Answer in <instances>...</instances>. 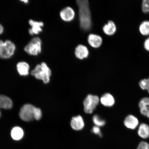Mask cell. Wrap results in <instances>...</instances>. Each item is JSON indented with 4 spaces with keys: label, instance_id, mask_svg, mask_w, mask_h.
Here are the masks:
<instances>
[{
    "label": "cell",
    "instance_id": "1",
    "mask_svg": "<svg viewBox=\"0 0 149 149\" xmlns=\"http://www.w3.org/2000/svg\"><path fill=\"white\" fill-rule=\"evenodd\" d=\"M80 27L85 31H90L92 26V16L89 3L87 0H77Z\"/></svg>",
    "mask_w": 149,
    "mask_h": 149
},
{
    "label": "cell",
    "instance_id": "2",
    "mask_svg": "<svg viewBox=\"0 0 149 149\" xmlns=\"http://www.w3.org/2000/svg\"><path fill=\"white\" fill-rule=\"evenodd\" d=\"M31 75L37 79L42 80L45 84L49 83L52 75V71L46 63L42 62L37 64L31 72Z\"/></svg>",
    "mask_w": 149,
    "mask_h": 149
},
{
    "label": "cell",
    "instance_id": "3",
    "mask_svg": "<svg viewBox=\"0 0 149 149\" xmlns=\"http://www.w3.org/2000/svg\"><path fill=\"white\" fill-rule=\"evenodd\" d=\"M16 46L14 43L7 40L3 41L0 40V58L7 59L13 56Z\"/></svg>",
    "mask_w": 149,
    "mask_h": 149
},
{
    "label": "cell",
    "instance_id": "4",
    "mask_svg": "<svg viewBox=\"0 0 149 149\" xmlns=\"http://www.w3.org/2000/svg\"><path fill=\"white\" fill-rule=\"evenodd\" d=\"M42 42L40 37H33L24 48V50L28 54L37 56L41 53Z\"/></svg>",
    "mask_w": 149,
    "mask_h": 149
},
{
    "label": "cell",
    "instance_id": "5",
    "mask_svg": "<svg viewBox=\"0 0 149 149\" xmlns=\"http://www.w3.org/2000/svg\"><path fill=\"white\" fill-rule=\"evenodd\" d=\"M35 109L36 107L31 104H27L24 105L19 112L20 119L25 122H30L34 120Z\"/></svg>",
    "mask_w": 149,
    "mask_h": 149
},
{
    "label": "cell",
    "instance_id": "6",
    "mask_svg": "<svg viewBox=\"0 0 149 149\" xmlns=\"http://www.w3.org/2000/svg\"><path fill=\"white\" fill-rule=\"evenodd\" d=\"M97 96L88 95L84 100V111L87 113H92L96 109L99 102Z\"/></svg>",
    "mask_w": 149,
    "mask_h": 149
},
{
    "label": "cell",
    "instance_id": "7",
    "mask_svg": "<svg viewBox=\"0 0 149 149\" xmlns=\"http://www.w3.org/2000/svg\"><path fill=\"white\" fill-rule=\"evenodd\" d=\"M61 19L65 22H69L73 20L75 16V11L71 7H65L59 13Z\"/></svg>",
    "mask_w": 149,
    "mask_h": 149
},
{
    "label": "cell",
    "instance_id": "8",
    "mask_svg": "<svg viewBox=\"0 0 149 149\" xmlns=\"http://www.w3.org/2000/svg\"><path fill=\"white\" fill-rule=\"evenodd\" d=\"M29 25L31 27L29 30V32L31 36L38 35L40 33L42 32V27L44 26L43 22L35 21L31 19L29 20Z\"/></svg>",
    "mask_w": 149,
    "mask_h": 149
},
{
    "label": "cell",
    "instance_id": "9",
    "mask_svg": "<svg viewBox=\"0 0 149 149\" xmlns=\"http://www.w3.org/2000/svg\"><path fill=\"white\" fill-rule=\"evenodd\" d=\"M88 43L93 48H97L101 46L103 42V39L100 35L91 33L87 38Z\"/></svg>",
    "mask_w": 149,
    "mask_h": 149
},
{
    "label": "cell",
    "instance_id": "10",
    "mask_svg": "<svg viewBox=\"0 0 149 149\" xmlns=\"http://www.w3.org/2000/svg\"><path fill=\"white\" fill-rule=\"evenodd\" d=\"M89 53L88 48L83 45H79L74 50V55L76 57L80 60H83L87 58L88 57Z\"/></svg>",
    "mask_w": 149,
    "mask_h": 149
},
{
    "label": "cell",
    "instance_id": "11",
    "mask_svg": "<svg viewBox=\"0 0 149 149\" xmlns=\"http://www.w3.org/2000/svg\"><path fill=\"white\" fill-rule=\"evenodd\" d=\"M102 31L107 36H113L115 34L117 31L116 24L113 20H109L102 27Z\"/></svg>",
    "mask_w": 149,
    "mask_h": 149
},
{
    "label": "cell",
    "instance_id": "12",
    "mask_svg": "<svg viewBox=\"0 0 149 149\" xmlns=\"http://www.w3.org/2000/svg\"><path fill=\"white\" fill-rule=\"evenodd\" d=\"M139 107L141 114L149 118V97H145L141 99Z\"/></svg>",
    "mask_w": 149,
    "mask_h": 149
},
{
    "label": "cell",
    "instance_id": "13",
    "mask_svg": "<svg viewBox=\"0 0 149 149\" xmlns=\"http://www.w3.org/2000/svg\"><path fill=\"white\" fill-rule=\"evenodd\" d=\"M70 125L74 130L78 131L82 130L84 126L82 117L80 115L72 117L71 120Z\"/></svg>",
    "mask_w": 149,
    "mask_h": 149
},
{
    "label": "cell",
    "instance_id": "14",
    "mask_svg": "<svg viewBox=\"0 0 149 149\" xmlns=\"http://www.w3.org/2000/svg\"><path fill=\"white\" fill-rule=\"evenodd\" d=\"M139 123L138 119L132 115L127 116L124 120V124L127 128L132 130H134L138 125Z\"/></svg>",
    "mask_w": 149,
    "mask_h": 149
},
{
    "label": "cell",
    "instance_id": "15",
    "mask_svg": "<svg viewBox=\"0 0 149 149\" xmlns=\"http://www.w3.org/2000/svg\"><path fill=\"white\" fill-rule=\"evenodd\" d=\"M17 70L18 73L22 76L29 75L30 68L29 64L25 61H20L16 65Z\"/></svg>",
    "mask_w": 149,
    "mask_h": 149
},
{
    "label": "cell",
    "instance_id": "16",
    "mask_svg": "<svg viewBox=\"0 0 149 149\" xmlns=\"http://www.w3.org/2000/svg\"><path fill=\"white\" fill-rule=\"evenodd\" d=\"M100 102L102 105L106 107H110L114 105L115 99L113 96L109 93H106L100 98Z\"/></svg>",
    "mask_w": 149,
    "mask_h": 149
},
{
    "label": "cell",
    "instance_id": "17",
    "mask_svg": "<svg viewBox=\"0 0 149 149\" xmlns=\"http://www.w3.org/2000/svg\"><path fill=\"white\" fill-rule=\"evenodd\" d=\"M13 106V102L10 98L8 97L0 95V109H10ZM1 116V112L0 111V117Z\"/></svg>",
    "mask_w": 149,
    "mask_h": 149
},
{
    "label": "cell",
    "instance_id": "18",
    "mask_svg": "<svg viewBox=\"0 0 149 149\" xmlns=\"http://www.w3.org/2000/svg\"><path fill=\"white\" fill-rule=\"evenodd\" d=\"M138 134L141 138L148 139L149 137V126L148 125L141 124L139 126Z\"/></svg>",
    "mask_w": 149,
    "mask_h": 149
},
{
    "label": "cell",
    "instance_id": "19",
    "mask_svg": "<svg viewBox=\"0 0 149 149\" xmlns=\"http://www.w3.org/2000/svg\"><path fill=\"white\" fill-rule=\"evenodd\" d=\"M139 30L142 36H149V20H145L141 22L139 26Z\"/></svg>",
    "mask_w": 149,
    "mask_h": 149
},
{
    "label": "cell",
    "instance_id": "20",
    "mask_svg": "<svg viewBox=\"0 0 149 149\" xmlns=\"http://www.w3.org/2000/svg\"><path fill=\"white\" fill-rule=\"evenodd\" d=\"M11 136L15 140L18 141L21 139L24 136L23 129L19 127H15L13 128L11 132Z\"/></svg>",
    "mask_w": 149,
    "mask_h": 149
},
{
    "label": "cell",
    "instance_id": "21",
    "mask_svg": "<svg viewBox=\"0 0 149 149\" xmlns=\"http://www.w3.org/2000/svg\"><path fill=\"white\" fill-rule=\"evenodd\" d=\"M93 120L96 126H98V127L103 126L105 125L106 124L105 121L102 120L99 116L97 115H95L93 116Z\"/></svg>",
    "mask_w": 149,
    "mask_h": 149
},
{
    "label": "cell",
    "instance_id": "22",
    "mask_svg": "<svg viewBox=\"0 0 149 149\" xmlns=\"http://www.w3.org/2000/svg\"><path fill=\"white\" fill-rule=\"evenodd\" d=\"M141 9L144 13L149 14V0H143L142 1Z\"/></svg>",
    "mask_w": 149,
    "mask_h": 149
},
{
    "label": "cell",
    "instance_id": "23",
    "mask_svg": "<svg viewBox=\"0 0 149 149\" xmlns=\"http://www.w3.org/2000/svg\"><path fill=\"white\" fill-rule=\"evenodd\" d=\"M137 149H149V144L145 141H141L138 146Z\"/></svg>",
    "mask_w": 149,
    "mask_h": 149
},
{
    "label": "cell",
    "instance_id": "24",
    "mask_svg": "<svg viewBox=\"0 0 149 149\" xmlns=\"http://www.w3.org/2000/svg\"><path fill=\"white\" fill-rule=\"evenodd\" d=\"M92 132L95 134L99 136H102L100 128L98 126H95L93 127L92 130Z\"/></svg>",
    "mask_w": 149,
    "mask_h": 149
},
{
    "label": "cell",
    "instance_id": "25",
    "mask_svg": "<svg viewBox=\"0 0 149 149\" xmlns=\"http://www.w3.org/2000/svg\"><path fill=\"white\" fill-rule=\"evenodd\" d=\"M144 49L147 52H149V36L144 40L143 44Z\"/></svg>",
    "mask_w": 149,
    "mask_h": 149
},
{
    "label": "cell",
    "instance_id": "26",
    "mask_svg": "<svg viewBox=\"0 0 149 149\" xmlns=\"http://www.w3.org/2000/svg\"><path fill=\"white\" fill-rule=\"evenodd\" d=\"M145 90H148L149 94V78L147 79L146 84Z\"/></svg>",
    "mask_w": 149,
    "mask_h": 149
},
{
    "label": "cell",
    "instance_id": "27",
    "mask_svg": "<svg viewBox=\"0 0 149 149\" xmlns=\"http://www.w3.org/2000/svg\"><path fill=\"white\" fill-rule=\"evenodd\" d=\"M3 31H4V29H3V26L0 24V35L2 34L3 33Z\"/></svg>",
    "mask_w": 149,
    "mask_h": 149
},
{
    "label": "cell",
    "instance_id": "28",
    "mask_svg": "<svg viewBox=\"0 0 149 149\" xmlns=\"http://www.w3.org/2000/svg\"><path fill=\"white\" fill-rule=\"evenodd\" d=\"M22 2H23L24 3H29V1H27V0H23V1H21Z\"/></svg>",
    "mask_w": 149,
    "mask_h": 149
}]
</instances>
